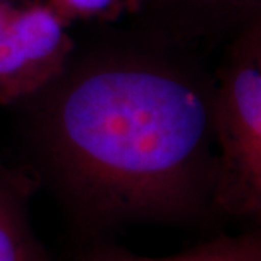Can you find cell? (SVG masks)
<instances>
[{
    "instance_id": "1",
    "label": "cell",
    "mask_w": 261,
    "mask_h": 261,
    "mask_svg": "<svg viewBox=\"0 0 261 261\" xmlns=\"http://www.w3.org/2000/svg\"><path fill=\"white\" fill-rule=\"evenodd\" d=\"M43 93L36 139L83 227L189 224L214 212V90L187 71L144 56L107 58Z\"/></svg>"
},
{
    "instance_id": "2",
    "label": "cell",
    "mask_w": 261,
    "mask_h": 261,
    "mask_svg": "<svg viewBox=\"0 0 261 261\" xmlns=\"http://www.w3.org/2000/svg\"><path fill=\"white\" fill-rule=\"evenodd\" d=\"M261 41L249 28L232 46L214 88L216 180L212 207L229 217L261 212Z\"/></svg>"
},
{
    "instance_id": "3",
    "label": "cell",
    "mask_w": 261,
    "mask_h": 261,
    "mask_svg": "<svg viewBox=\"0 0 261 261\" xmlns=\"http://www.w3.org/2000/svg\"><path fill=\"white\" fill-rule=\"evenodd\" d=\"M68 22L44 2L0 0V106L36 97L66 71Z\"/></svg>"
},
{
    "instance_id": "4",
    "label": "cell",
    "mask_w": 261,
    "mask_h": 261,
    "mask_svg": "<svg viewBox=\"0 0 261 261\" xmlns=\"http://www.w3.org/2000/svg\"><path fill=\"white\" fill-rule=\"evenodd\" d=\"M36 180L0 161V261H53L31 221Z\"/></svg>"
},
{
    "instance_id": "5",
    "label": "cell",
    "mask_w": 261,
    "mask_h": 261,
    "mask_svg": "<svg viewBox=\"0 0 261 261\" xmlns=\"http://www.w3.org/2000/svg\"><path fill=\"white\" fill-rule=\"evenodd\" d=\"M73 261H261V234H219L178 254L161 258L141 256L112 241H93L82 248Z\"/></svg>"
},
{
    "instance_id": "6",
    "label": "cell",
    "mask_w": 261,
    "mask_h": 261,
    "mask_svg": "<svg viewBox=\"0 0 261 261\" xmlns=\"http://www.w3.org/2000/svg\"><path fill=\"white\" fill-rule=\"evenodd\" d=\"M68 24L73 20H114L138 12L148 0H44Z\"/></svg>"
},
{
    "instance_id": "7",
    "label": "cell",
    "mask_w": 261,
    "mask_h": 261,
    "mask_svg": "<svg viewBox=\"0 0 261 261\" xmlns=\"http://www.w3.org/2000/svg\"><path fill=\"white\" fill-rule=\"evenodd\" d=\"M207 4H219V5H227V7H251L254 5V2L258 0H203Z\"/></svg>"
}]
</instances>
